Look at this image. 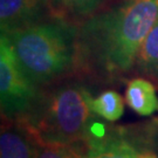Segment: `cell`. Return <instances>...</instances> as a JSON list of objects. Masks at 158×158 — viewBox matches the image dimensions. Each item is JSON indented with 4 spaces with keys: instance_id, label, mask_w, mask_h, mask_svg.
Masks as SVG:
<instances>
[{
    "instance_id": "6da1fadb",
    "label": "cell",
    "mask_w": 158,
    "mask_h": 158,
    "mask_svg": "<svg viewBox=\"0 0 158 158\" xmlns=\"http://www.w3.org/2000/svg\"><path fill=\"white\" fill-rule=\"evenodd\" d=\"M158 19V0H122L79 29L77 69L103 81L129 72Z\"/></svg>"
},
{
    "instance_id": "7a4b0ae2",
    "label": "cell",
    "mask_w": 158,
    "mask_h": 158,
    "mask_svg": "<svg viewBox=\"0 0 158 158\" xmlns=\"http://www.w3.org/2000/svg\"><path fill=\"white\" fill-rule=\"evenodd\" d=\"M88 88L77 80H61L40 89L20 122L38 143L69 144L85 141L95 116ZM15 122V121H14Z\"/></svg>"
},
{
    "instance_id": "3957f363",
    "label": "cell",
    "mask_w": 158,
    "mask_h": 158,
    "mask_svg": "<svg viewBox=\"0 0 158 158\" xmlns=\"http://www.w3.org/2000/svg\"><path fill=\"white\" fill-rule=\"evenodd\" d=\"M6 35L25 73L38 87L64 80L77 69L79 29L63 18L40 21Z\"/></svg>"
},
{
    "instance_id": "277c9868",
    "label": "cell",
    "mask_w": 158,
    "mask_h": 158,
    "mask_svg": "<svg viewBox=\"0 0 158 158\" xmlns=\"http://www.w3.org/2000/svg\"><path fill=\"white\" fill-rule=\"evenodd\" d=\"M40 87L25 73L10 38H0V106L2 119L21 121L35 102Z\"/></svg>"
},
{
    "instance_id": "5b68a950",
    "label": "cell",
    "mask_w": 158,
    "mask_h": 158,
    "mask_svg": "<svg viewBox=\"0 0 158 158\" xmlns=\"http://www.w3.org/2000/svg\"><path fill=\"white\" fill-rule=\"evenodd\" d=\"M88 142V158H141L148 151L142 137H134L127 134V129L110 128L93 122Z\"/></svg>"
},
{
    "instance_id": "8992f818",
    "label": "cell",
    "mask_w": 158,
    "mask_h": 158,
    "mask_svg": "<svg viewBox=\"0 0 158 158\" xmlns=\"http://www.w3.org/2000/svg\"><path fill=\"white\" fill-rule=\"evenodd\" d=\"M48 0H0L1 33L10 34L42 21Z\"/></svg>"
},
{
    "instance_id": "52a82bcc",
    "label": "cell",
    "mask_w": 158,
    "mask_h": 158,
    "mask_svg": "<svg viewBox=\"0 0 158 158\" xmlns=\"http://www.w3.org/2000/svg\"><path fill=\"white\" fill-rule=\"evenodd\" d=\"M39 143L20 122L2 119L0 158H38Z\"/></svg>"
},
{
    "instance_id": "ba28073f",
    "label": "cell",
    "mask_w": 158,
    "mask_h": 158,
    "mask_svg": "<svg viewBox=\"0 0 158 158\" xmlns=\"http://www.w3.org/2000/svg\"><path fill=\"white\" fill-rule=\"evenodd\" d=\"M127 103L141 116H149L158 110V97L153 85L145 79L130 80L125 90Z\"/></svg>"
},
{
    "instance_id": "9c48e42d",
    "label": "cell",
    "mask_w": 158,
    "mask_h": 158,
    "mask_svg": "<svg viewBox=\"0 0 158 158\" xmlns=\"http://www.w3.org/2000/svg\"><path fill=\"white\" fill-rule=\"evenodd\" d=\"M136 64L139 73L158 82V19L142 45Z\"/></svg>"
},
{
    "instance_id": "30bf717a",
    "label": "cell",
    "mask_w": 158,
    "mask_h": 158,
    "mask_svg": "<svg viewBox=\"0 0 158 158\" xmlns=\"http://www.w3.org/2000/svg\"><path fill=\"white\" fill-rule=\"evenodd\" d=\"M93 113L109 122H115L124 113V103L118 93L106 90L91 100Z\"/></svg>"
},
{
    "instance_id": "8fae6325",
    "label": "cell",
    "mask_w": 158,
    "mask_h": 158,
    "mask_svg": "<svg viewBox=\"0 0 158 158\" xmlns=\"http://www.w3.org/2000/svg\"><path fill=\"white\" fill-rule=\"evenodd\" d=\"M88 150L87 139L69 144L39 143L38 158H88Z\"/></svg>"
},
{
    "instance_id": "7c38bea8",
    "label": "cell",
    "mask_w": 158,
    "mask_h": 158,
    "mask_svg": "<svg viewBox=\"0 0 158 158\" xmlns=\"http://www.w3.org/2000/svg\"><path fill=\"white\" fill-rule=\"evenodd\" d=\"M55 6L56 14H70L73 17H88L94 14L107 0H49Z\"/></svg>"
},
{
    "instance_id": "4fadbf2b",
    "label": "cell",
    "mask_w": 158,
    "mask_h": 158,
    "mask_svg": "<svg viewBox=\"0 0 158 158\" xmlns=\"http://www.w3.org/2000/svg\"><path fill=\"white\" fill-rule=\"evenodd\" d=\"M141 137L148 151H151L158 156V121L150 124L147 134L144 132V135Z\"/></svg>"
},
{
    "instance_id": "5bb4252c",
    "label": "cell",
    "mask_w": 158,
    "mask_h": 158,
    "mask_svg": "<svg viewBox=\"0 0 158 158\" xmlns=\"http://www.w3.org/2000/svg\"><path fill=\"white\" fill-rule=\"evenodd\" d=\"M141 158H158V156L155 155L153 152H151V151H145V152L142 155Z\"/></svg>"
},
{
    "instance_id": "9a60e30c",
    "label": "cell",
    "mask_w": 158,
    "mask_h": 158,
    "mask_svg": "<svg viewBox=\"0 0 158 158\" xmlns=\"http://www.w3.org/2000/svg\"><path fill=\"white\" fill-rule=\"evenodd\" d=\"M48 1H49V0H48Z\"/></svg>"
}]
</instances>
